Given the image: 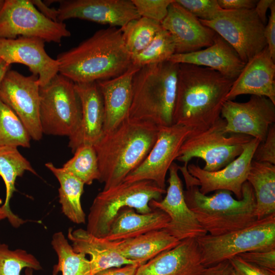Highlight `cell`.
Returning <instances> with one entry per match:
<instances>
[{"instance_id":"6da1fadb","label":"cell","mask_w":275,"mask_h":275,"mask_svg":"<svg viewBox=\"0 0 275 275\" xmlns=\"http://www.w3.org/2000/svg\"><path fill=\"white\" fill-rule=\"evenodd\" d=\"M234 80L209 68L179 64L173 124L197 130L214 124Z\"/></svg>"},{"instance_id":"7a4b0ae2","label":"cell","mask_w":275,"mask_h":275,"mask_svg":"<svg viewBox=\"0 0 275 275\" xmlns=\"http://www.w3.org/2000/svg\"><path fill=\"white\" fill-rule=\"evenodd\" d=\"M57 60L59 73L74 83L111 79L131 65L122 32L116 27L96 31L76 46L59 54Z\"/></svg>"},{"instance_id":"3957f363","label":"cell","mask_w":275,"mask_h":275,"mask_svg":"<svg viewBox=\"0 0 275 275\" xmlns=\"http://www.w3.org/2000/svg\"><path fill=\"white\" fill-rule=\"evenodd\" d=\"M159 127L150 122L128 118L114 130L103 134L94 146L103 190L123 182L138 168L154 145Z\"/></svg>"},{"instance_id":"277c9868","label":"cell","mask_w":275,"mask_h":275,"mask_svg":"<svg viewBox=\"0 0 275 275\" xmlns=\"http://www.w3.org/2000/svg\"><path fill=\"white\" fill-rule=\"evenodd\" d=\"M188 164L179 166L184 178V195L188 208L202 227L213 236L228 233L253 223L257 219L254 190L248 181L242 187V198L234 199L229 191L217 190L208 196L199 190L197 179L188 172Z\"/></svg>"},{"instance_id":"5b68a950","label":"cell","mask_w":275,"mask_h":275,"mask_svg":"<svg viewBox=\"0 0 275 275\" xmlns=\"http://www.w3.org/2000/svg\"><path fill=\"white\" fill-rule=\"evenodd\" d=\"M178 66L166 61L142 67L135 72L129 118L158 127L173 124Z\"/></svg>"},{"instance_id":"8992f818","label":"cell","mask_w":275,"mask_h":275,"mask_svg":"<svg viewBox=\"0 0 275 275\" xmlns=\"http://www.w3.org/2000/svg\"><path fill=\"white\" fill-rule=\"evenodd\" d=\"M166 189L151 181L123 182L95 198L88 216L87 231L99 237H105L118 213L125 208L134 209L139 213H147L153 209L151 200L160 201Z\"/></svg>"},{"instance_id":"52a82bcc","label":"cell","mask_w":275,"mask_h":275,"mask_svg":"<svg viewBox=\"0 0 275 275\" xmlns=\"http://www.w3.org/2000/svg\"><path fill=\"white\" fill-rule=\"evenodd\" d=\"M226 122L221 117L203 129L193 130L182 144L176 160L188 164L193 158L203 159L208 172L222 169L242 152L252 139L250 136L225 131Z\"/></svg>"},{"instance_id":"ba28073f","label":"cell","mask_w":275,"mask_h":275,"mask_svg":"<svg viewBox=\"0 0 275 275\" xmlns=\"http://www.w3.org/2000/svg\"><path fill=\"white\" fill-rule=\"evenodd\" d=\"M204 267L229 260L240 254L275 249V213L225 234L197 238Z\"/></svg>"},{"instance_id":"9c48e42d","label":"cell","mask_w":275,"mask_h":275,"mask_svg":"<svg viewBox=\"0 0 275 275\" xmlns=\"http://www.w3.org/2000/svg\"><path fill=\"white\" fill-rule=\"evenodd\" d=\"M40 120L43 134L68 136L77 130L81 107L75 83L57 74L46 86L40 87Z\"/></svg>"},{"instance_id":"30bf717a","label":"cell","mask_w":275,"mask_h":275,"mask_svg":"<svg viewBox=\"0 0 275 275\" xmlns=\"http://www.w3.org/2000/svg\"><path fill=\"white\" fill-rule=\"evenodd\" d=\"M70 36L65 23L45 17L31 0H6L0 9V38L35 37L60 43Z\"/></svg>"},{"instance_id":"8fae6325","label":"cell","mask_w":275,"mask_h":275,"mask_svg":"<svg viewBox=\"0 0 275 275\" xmlns=\"http://www.w3.org/2000/svg\"><path fill=\"white\" fill-rule=\"evenodd\" d=\"M199 20L227 42L244 64L267 46L265 25L254 9H222L212 20Z\"/></svg>"},{"instance_id":"7c38bea8","label":"cell","mask_w":275,"mask_h":275,"mask_svg":"<svg viewBox=\"0 0 275 275\" xmlns=\"http://www.w3.org/2000/svg\"><path fill=\"white\" fill-rule=\"evenodd\" d=\"M157 140L150 151L123 182L151 181L166 189V177L169 169L176 160L180 148L192 129L180 124L158 127Z\"/></svg>"},{"instance_id":"4fadbf2b","label":"cell","mask_w":275,"mask_h":275,"mask_svg":"<svg viewBox=\"0 0 275 275\" xmlns=\"http://www.w3.org/2000/svg\"><path fill=\"white\" fill-rule=\"evenodd\" d=\"M0 99L20 120L31 139L42 137L40 120V86L38 77L9 70L0 86Z\"/></svg>"},{"instance_id":"5bb4252c","label":"cell","mask_w":275,"mask_h":275,"mask_svg":"<svg viewBox=\"0 0 275 275\" xmlns=\"http://www.w3.org/2000/svg\"><path fill=\"white\" fill-rule=\"evenodd\" d=\"M221 115L226 122L227 133L246 135L262 142L274 123L275 104L268 98L257 95H252L245 102L227 100Z\"/></svg>"},{"instance_id":"9a60e30c","label":"cell","mask_w":275,"mask_h":275,"mask_svg":"<svg viewBox=\"0 0 275 275\" xmlns=\"http://www.w3.org/2000/svg\"><path fill=\"white\" fill-rule=\"evenodd\" d=\"M178 171L179 166L173 162L169 169L166 196L160 201L151 200L149 205L152 209H159L169 216L170 221L163 229L180 241L189 238H197L207 232L187 205Z\"/></svg>"},{"instance_id":"2e32d148","label":"cell","mask_w":275,"mask_h":275,"mask_svg":"<svg viewBox=\"0 0 275 275\" xmlns=\"http://www.w3.org/2000/svg\"><path fill=\"white\" fill-rule=\"evenodd\" d=\"M58 21L79 19L124 26L130 21L140 18L131 0H59Z\"/></svg>"},{"instance_id":"e0dca14e","label":"cell","mask_w":275,"mask_h":275,"mask_svg":"<svg viewBox=\"0 0 275 275\" xmlns=\"http://www.w3.org/2000/svg\"><path fill=\"white\" fill-rule=\"evenodd\" d=\"M260 142L252 138L245 145L239 156L216 171H206L194 163L187 164L188 172L198 180L200 191L207 195L213 191L225 190L233 193L236 199H241L242 185L247 181L254 153Z\"/></svg>"},{"instance_id":"ac0fdd59","label":"cell","mask_w":275,"mask_h":275,"mask_svg":"<svg viewBox=\"0 0 275 275\" xmlns=\"http://www.w3.org/2000/svg\"><path fill=\"white\" fill-rule=\"evenodd\" d=\"M45 41L35 37L0 38V58L9 65L26 66L38 77L40 87L47 85L59 73V63L46 52Z\"/></svg>"},{"instance_id":"d6986e66","label":"cell","mask_w":275,"mask_h":275,"mask_svg":"<svg viewBox=\"0 0 275 275\" xmlns=\"http://www.w3.org/2000/svg\"><path fill=\"white\" fill-rule=\"evenodd\" d=\"M161 25L172 36L175 53L192 52L208 47L212 44L216 35L175 0L169 6Z\"/></svg>"},{"instance_id":"ffe728a7","label":"cell","mask_w":275,"mask_h":275,"mask_svg":"<svg viewBox=\"0 0 275 275\" xmlns=\"http://www.w3.org/2000/svg\"><path fill=\"white\" fill-rule=\"evenodd\" d=\"M204 268L197 238H189L140 265L134 275H198Z\"/></svg>"},{"instance_id":"44dd1931","label":"cell","mask_w":275,"mask_h":275,"mask_svg":"<svg viewBox=\"0 0 275 275\" xmlns=\"http://www.w3.org/2000/svg\"><path fill=\"white\" fill-rule=\"evenodd\" d=\"M81 107L80 123L70 136L68 146L73 153L83 145L94 146L102 137L104 107L101 93L96 81L75 83Z\"/></svg>"},{"instance_id":"7402d4cb","label":"cell","mask_w":275,"mask_h":275,"mask_svg":"<svg viewBox=\"0 0 275 275\" xmlns=\"http://www.w3.org/2000/svg\"><path fill=\"white\" fill-rule=\"evenodd\" d=\"M274 63L266 46L245 64L234 80L226 100L251 94L265 97L275 104Z\"/></svg>"},{"instance_id":"603a6c76","label":"cell","mask_w":275,"mask_h":275,"mask_svg":"<svg viewBox=\"0 0 275 275\" xmlns=\"http://www.w3.org/2000/svg\"><path fill=\"white\" fill-rule=\"evenodd\" d=\"M139 67L131 65L115 77L96 81L104 107L103 132H109L128 118L132 102L133 76Z\"/></svg>"},{"instance_id":"cb8c5ba5","label":"cell","mask_w":275,"mask_h":275,"mask_svg":"<svg viewBox=\"0 0 275 275\" xmlns=\"http://www.w3.org/2000/svg\"><path fill=\"white\" fill-rule=\"evenodd\" d=\"M168 61L209 68L233 80L245 65L235 49L217 34L210 46L192 52L175 53Z\"/></svg>"},{"instance_id":"d4e9b609","label":"cell","mask_w":275,"mask_h":275,"mask_svg":"<svg viewBox=\"0 0 275 275\" xmlns=\"http://www.w3.org/2000/svg\"><path fill=\"white\" fill-rule=\"evenodd\" d=\"M67 237L75 252L90 256L91 275L109 268L136 264L121 255L116 241L96 237L81 228H70Z\"/></svg>"},{"instance_id":"484cf974","label":"cell","mask_w":275,"mask_h":275,"mask_svg":"<svg viewBox=\"0 0 275 275\" xmlns=\"http://www.w3.org/2000/svg\"><path fill=\"white\" fill-rule=\"evenodd\" d=\"M169 221V216L158 209H153L147 213H139L133 208H125L118 213L105 238L120 241L135 237L164 229Z\"/></svg>"},{"instance_id":"4316f807","label":"cell","mask_w":275,"mask_h":275,"mask_svg":"<svg viewBox=\"0 0 275 275\" xmlns=\"http://www.w3.org/2000/svg\"><path fill=\"white\" fill-rule=\"evenodd\" d=\"M116 241L121 255L139 266L161 252L175 247L180 242L164 229L152 231L135 237Z\"/></svg>"},{"instance_id":"83f0119b","label":"cell","mask_w":275,"mask_h":275,"mask_svg":"<svg viewBox=\"0 0 275 275\" xmlns=\"http://www.w3.org/2000/svg\"><path fill=\"white\" fill-rule=\"evenodd\" d=\"M247 181L254 190L257 219L275 213V165L253 160Z\"/></svg>"},{"instance_id":"f1b7e54d","label":"cell","mask_w":275,"mask_h":275,"mask_svg":"<svg viewBox=\"0 0 275 275\" xmlns=\"http://www.w3.org/2000/svg\"><path fill=\"white\" fill-rule=\"evenodd\" d=\"M45 167L52 173L59 182V202L62 212L76 224H85L86 214L81 204L85 184L63 168H57L51 162L45 163Z\"/></svg>"},{"instance_id":"f546056e","label":"cell","mask_w":275,"mask_h":275,"mask_svg":"<svg viewBox=\"0 0 275 275\" xmlns=\"http://www.w3.org/2000/svg\"><path fill=\"white\" fill-rule=\"evenodd\" d=\"M51 245L58 256V263L53 266L52 274L57 275H91L89 259L86 255L75 252L62 232L55 233Z\"/></svg>"},{"instance_id":"4dcf8cb0","label":"cell","mask_w":275,"mask_h":275,"mask_svg":"<svg viewBox=\"0 0 275 275\" xmlns=\"http://www.w3.org/2000/svg\"><path fill=\"white\" fill-rule=\"evenodd\" d=\"M26 171L37 174L30 162L21 154L17 147L0 146V176L6 187V199L3 205L8 209H11L10 201L16 190V180Z\"/></svg>"},{"instance_id":"1f68e13d","label":"cell","mask_w":275,"mask_h":275,"mask_svg":"<svg viewBox=\"0 0 275 275\" xmlns=\"http://www.w3.org/2000/svg\"><path fill=\"white\" fill-rule=\"evenodd\" d=\"M125 47L131 57L145 48L162 29L161 23L140 17L120 28Z\"/></svg>"},{"instance_id":"d6a6232c","label":"cell","mask_w":275,"mask_h":275,"mask_svg":"<svg viewBox=\"0 0 275 275\" xmlns=\"http://www.w3.org/2000/svg\"><path fill=\"white\" fill-rule=\"evenodd\" d=\"M63 168L77 178L85 184L91 185L99 180L100 172L97 154L94 146L83 145L73 153Z\"/></svg>"},{"instance_id":"836d02e7","label":"cell","mask_w":275,"mask_h":275,"mask_svg":"<svg viewBox=\"0 0 275 275\" xmlns=\"http://www.w3.org/2000/svg\"><path fill=\"white\" fill-rule=\"evenodd\" d=\"M175 53V45L170 33L162 28L142 51L131 57V65L142 67L168 61Z\"/></svg>"},{"instance_id":"e575fe53","label":"cell","mask_w":275,"mask_h":275,"mask_svg":"<svg viewBox=\"0 0 275 275\" xmlns=\"http://www.w3.org/2000/svg\"><path fill=\"white\" fill-rule=\"evenodd\" d=\"M31 139L16 114L0 99V146L28 148Z\"/></svg>"},{"instance_id":"d590c367","label":"cell","mask_w":275,"mask_h":275,"mask_svg":"<svg viewBox=\"0 0 275 275\" xmlns=\"http://www.w3.org/2000/svg\"><path fill=\"white\" fill-rule=\"evenodd\" d=\"M26 268L42 269L33 255L21 249L11 250L7 244L0 242V275H20L22 270Z\"/></svg>"},{"instance_id":"8d00e7d4","label":"cell","mask_w":275,"mask_h":275,"mask_svg":"<svg viewBox=\"0 0 275 275\" xmlns=\"http://www.w3.org/2000/svg\"><path fill=\"white\" fill-rule=\"evenodd\" d=\"M141 17L161 23L174 0H131Z\"/></svg>"},{"instance_id":"74e56055","label":"cell","mask_w":275,"mask_h":275,"mask_svg":"<svg viewBox=\"0 0 275 275\" xmlns=\"http://www.w3.org/2000/svg\"><path fill=\"white\" fill-rule=\"evenodd\" d=\"M180 5L199 19H213L222 10L217 0H176Z\"/></svg>"},{"instance_id":"f35d334b","label":"cell","mask_w":275,"mask_h":275,"mask_svg":"<svg viewBox=\"0 0 275 275\" xmlns=\"http://www.w3.org/2000/svg\"><path fill=\"white\" fill-rule=\"evenodd\" d=\"M253 160L275 165V124H272L265 140L257 146Z\"/></svg>"},{"instance_id":"ab89813d","label":"cell","mask_w":275,"mask_h":275,"mask_svg":"<svg viewBox=\"0 0 275 275\" xmlns=\"http://www.w3.org/2000/svg\"><path fill=\"white\" fill-rule=\"evenodd\" d=\"M238 256L248 262L275 272V249L250 251Z\"/></svg>"},{"instance_id":"60d3db41","label":"cell","mask_w":275,"mask_h":275,"mask_svg":"<svg viewBox=\"0 0 275 275\" xmlns=\"http://www.w3.org/2000/svg\"><path fill=\"white\" fill-rule=\"evenodd\" d=\"M229 260L232 268V275H275V272L248 262L239 256Z\"/></svg>"},{"instance_id":"b9f144b4","label":"cell","mask_w":275,"mask_h":275,"mask_svg":"<svg viewBox=\"0 0 275 275\" xmlns=\"http://www.w3.org/2000/svg\"><path fill=\"white\" fill-rule=\"evenodd\" d=\"M270 14L265 25L264 35L270 54L275 61V2L270 7Z\"/></svg>"},{"instance_id":"7bdbcfd3","label":"cell","mask_w":275,"mask_h":275,"mask_svg":"<svg viewBox=\"0 0 275 275\" xmlns=\"http://www.w3.org/2000/svg\"><path fill=\"white\" fill-rule=\"evenodd\" d=\"M257 1L256 0H217L219 6L222 9L229 10L253 9Z\"/></svg>"},{"instance_id":"ee69618b","label":"cell","mask_w":275,"mask_h":275,"mask_svg":"<svg viewBox=\"0 0 275 275\" xmlns=\"http://www.w3.org/2000/svg\"><path fill=\"white\" fill-rule=\"evenodd\" d=\"M198 275H232V268L230 260L205 267Z\"/></svg>"},{"instance_id":"f6af8a7d","label":"cell","mask_w":275,"mask_h":275,"mask_svg":"<svg viewBox=\"0 0 275 275\" xmlns=\"http://www.w3.org/2000/svg\"><path fill=\"white\" fill-rule=\"evenodd\" d=\"M139 266V264H135L112 267L100 271L93 275H134Z\"/></svg>"},{"instance_id":"bcb514c9","label":"cell","mask_w":275,"mask_h":275,"mask_svg":"<svg viewBox=\"0 0 275 275\" xmlns=\"http://www.w3.org/2000/svg\"><path fill=\"white\" fill-rule=\"evenodd\" d=\"M31 1L43 15L53 21L58 22L57 9L50 8L44 2L41 0H31Z\"/></svg>"},{"instance_id":"7dc6e473","label":"cell","mask_w":275,"mask_h":275,"mask_svg":"<svg viewBox=\"0 0 275 275\" xmlns=\"http://www.w3.org/2000/svg\"><path fill=\"white\" fill-rule=\"evenodd\" d=\"M8 218L10 224L15 228L19 227L26 222L13 213L11 209H8L3 205L0 207V221Z\"/></svg>"},{"instance_id":"c3c4849f","label":"cell","mask_w":275,"mask_h":275,"mask_svg":"<svg viewBox=\"0 0 275 275\" xmlns=\"http://www.w3.org/2000/svg\"><path fill=\"white\" fill-rule=\"evenodd\" d=\"M275 2L274 0H260L258 1L254 8L257 16L265 25L267 21L266 12L270 8L271 4Z\"/></svg>"},{"instance_id":"681fc988","label":"cell","mask_w":275,"mask_h":275,"mask_svg":"<svg viewBox=\"0 0 275 275\" xmlns=\"http://www.w3.org/2000/svg\"><path fill=\"white\" fill-rule=\"evenodd\" d=\"M11 65L0 58V86L7 72L10 70Z\"/></svg>"},{"instance_id":"f907efd6","label":"cell","mask_w":275,"mask_h":275,"mask_svg":"<svg viewBox=\"0 0 275 275\" xmlns=\"http://www.w3.org/2000/svg\"><path fill=\"white\" fill-rule=\"evenodd\" d=\"M34 270L30 268H26L24 269V272L23 275H33Z\"/></svg>"},{"instance_id":"816d5d0a","label":"cell","mask_w":275,"mask_h":275,"mask_svg":"<svg viewBox=\"0 0 275 275\" xmlns=\"http://www.w3.org/2000/svg\"><path fill=\"white\" fill-rule=\"evenodd\" d=\"M4 1L0 0V9L2 8L3 4H4Z\"/></svg>"}]
</instances>
